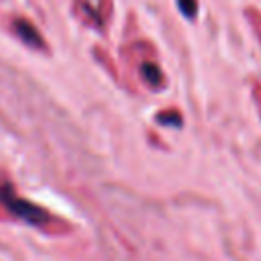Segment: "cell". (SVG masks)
Instances as JSON below:
<instances>
[{
	"label": "cell",
	"instance_id": "1",
	"mask_svg": "<svg viewBox=\"0 0 261 261\" xmlns=\"http://www.w3.org/2000/svg\"><path fill=\"white\" fill-rule=\"evenodd\" d=\"M0 204H2L10 214L22 218V220L29 222V224L41 226V224H47V222L51 220V216H49V212H47L45 208L35 206L33 202L18 198V196L14 194V190H12V186H8V184L0 186Z\"/></svg>",
	"mask_w": 261,
	"mask_h": 261
},
{
	"label": "cell",
	"instance_id": "2",
	"mask_svg": "<svg viewBox=\"0 0 261 261\" xmlns=\"http://www.w3.org/2000/svg\"><path fill=\"white\" fill-rule=\"evenodd\" d=\"M14 33H16L27 45H31V47H35V49H41V47H43V37L39 35V31H37L29 20L16 18V20H14Z\"/></svg>",
	"mask_w": 261,
	"mask_h": 261
},
{
	"label": "cell",
	"instance_id": "3",
	"mask_svg": "<svg viewBox=\"0 0 261 261\" xmlns=\"http://www.w3.org/2000/svg\"><path fill=\"white\" fill-rule=\"evenodd\" d=\"M141 71H143V77H145L147 84H151L155 88L163 84V75H161V71H159V67L155 63H143Z\"/></svg>",
	"mask_w": 261,
	"mask_h": 261
},
{
	"label": "cell",
	"instance_id": "4",
	"mask_svg": "<svg viewBox=\"0 0 261 261\" xmlns=\"http://www.w3.org/2000/svg\"><path fill=\"white\" fill-rule=\"evenodd\" d=\"M179 6L184 10V14H188V16L196 14V0H179Z\"/></svg>",
	"mask_w": 261,
	"mask_h": 261
}]
</instances>
